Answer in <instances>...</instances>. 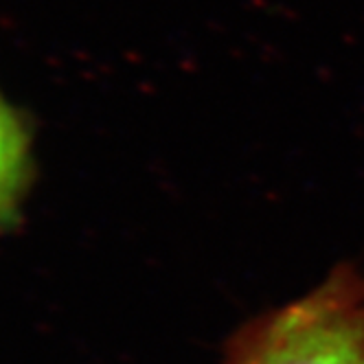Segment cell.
Returning <instances> with one entry per match:
<instances>
[{"instance_id":"obj_1","label":"cell","mask_w":364,"mask_h":364,"mask_svg":"<svg viewBox=\"0 0 364 364\" xmlns=\"http://www.w3.org/2000/svg\"><path fill=\"white\" fill-rule=\"evenodd\" d=\"M220 364H364V270L338 264L303 296L246 321Z\"/></svg>"},{"instance_id":"obj_2","label":"cell","mask_w":364,"mask_h":364,"mask_svg":"<svg viewBox=\"0 0 364 364\" xmlns=\"http://www.w3.org/2000/svg\"><path fill=\"white\" fill-rule=\"evenodd\" d=\"M29 141L16 112L0 97V220H5L27 191Z\"/></svg>"}]
</instances>
